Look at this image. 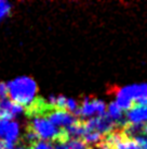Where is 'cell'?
Masks as SVG:
<instances>
[{
  "label": "cell",
  "instance_id": "cell-1",
  "mask_svg": "<svg viewBox=\"0 0 147 149\" xmlns=\"http://www.w3.org/2000/svg\"><path fill=\"white\" fill-rule=\"evenodd\" d=\"M5 85L9 99L22 106L25 110L33 106L37 100L38 85L36 81L30 76H17Z\"/></svg>",
  "mask_w": 147,
  "mask_h": 149
},
{
  "label": "cell",
  "instance_id": "cell-2",
  "mask_svg": "<svg viewBox=\"0 0 147 149\" xmlns=\"http://www.w3.org/2000/svg\"><path fill=\"white\" fill-rule=\"evenodd\" d=\"M28 127L41 141H65V143H67V141H68L64 131L62 128H58L55 125H53L43 116H33Z\"/></svg>",
  "mask_w": 147,
  "mask_h": 149
},
{
  "label": "cell",
  "instance_id": "cell-3",
  "mask_svg": "<svg viewBox=\"0 0 147 149\" xmlns=\"http://www.w3.org/2000/svg\"><path fill=\"white\" fill-rule=\"evenodd\" d=\"M106 110V104L103 102L102 100H98L94 97H84L81 104V107L78 108V110L74 116L77 119L79 116H91L92 114L96 113L98 116H102L105 113Z\"/></svg>",
  "mask_w": 147,
  "mask_h": 149
},
{
  "label": "cell",
  "instance_id": "cell-4",
  "mask_svg": "<svg viewBox=\"0 0 147 149\" xmlns=\"http://www.w3.org/2000/svg\"><path fill=\"white\" fill-rule=\"evenodd\" d=\"M45 118L52 123L53 125H55L56 127H62L65 128L66 126H69L73 123H75L78 120L76 116L69 113L66 110H57V109H52L50 110L47 114Z\"/></svg>",
  "mask_w": 147,
  "mask_h": 149
},
{
  "label": "cell",
  "instance_id": "cell-5",
  "mask_svg": "<svg viewBox=\"0 0 147 149\" xmlns=\"http://www.w3.org/2000/svg\"><path fill=\"white\" fill-rule=\"evenodd\" d=\"M25 112V109L20 104L13 102L9 98L0 99V119L5 121H12Z\"/></svg>",
  "mask_w": 147,
  "mask_h": 149
},
{
  "label": "cell",
  "instance_id": "cell-6",
  "mask_svg": "<svg viewBox=\"0 0 147 149\" xmlns=\"http://www.w3.org/2000/svg\"><path fill=\"white\" fill-rule=\"evenodd\" d=\"M21 136V126L15 121H9L5 130H4L2 141L7 149H11L15 146L17 141H20Z\"/></svg>",
  "mask_w": 147,
  "mask_h": 149
},
{
  "label": "cell",
  "instance_id": "cell-7",
  "mask_svg": "<svg viewBox=\"0 0 147 149\" xmlns=\"http://www.w3.org/2000/svg\"><path fill=\"white\" fill-rule=\"evenodd\" d=\"M128 122L130 124H141L147 122V104H135L127 113Z\"/></svg>",
  "mask_w": 147,
  "mask_h": 149
},
{
  "label": "cell",
  "instance_id": "cell-8",
  "mask_svg": "<svg viewBox=\"0 0 147 149\" xmlns=\"http://www.w3.org/2000/svg\"><path fill=\"white\" fill-rule=\"evenodd\" d=\"M66 144L69 149H87L86 143L82 141V138H70Z\"/></svg>",
  "mask_w": 147,
  "mask_h": 149
},
{
  "label": "cell",
  "instance_id": "cell-9",
  "mask_svg": "<svg viewBox=\"0 0 147 149\" xmlns=\"http://www.w3.org/2000/svg\"><path fill=\"white\" fill-rule=\"evenodd\" d=\"M11 9H12V6L10 2L5 0H0V21L3 20L5 17H8L11 12Z\"/></svg>",
  "mask_w": 147,
  "mask_h": 149
},
{
  "label": "cell",
  "instance_id": "cell-10",
  "mask_svg": "<svg viewBox=\"0 0 147 149\" xmlns=\"http://www.w3.org/2000/svg\"><path fill=\"white\" fill-rule=\"evenodd\" d=\"M23 139H24L25 144H28L30 147H32L36 141H39L38 136H37L36 134H35V133H34L29 127H27V131L25 132L24 136H23Z\"/></svg>",
  "mask_w": 147,
  "mask_h": 149
},
{
  "label": "cell",
  "instance_id": "cell-11",
  "mask_svg": "<svg viewBox=\"0 0 147 149\" xmlns=\"http://www.w3.org/2000/svg\"><path fill=\"white\" fill-rule=\"evenodd\" d=\"M78 108H79V104H78V102L76 100L73 99V98H67V100H66V109H65L66 111H68L69 113L74 114L78 110Z\"/></svg>",
  "mask_w": 147,
  "mask_h": 149
},
{
  "label": "cell",
  "instance_id": "cell-12",
  "mask_svg": "<svg viewBox=\"0 0 147 149\" xmlns=\"http://www.w3.org/2000/svg\"><path fill=\"white\" fill-rule=\"evenodd\" d=\"M30 149H53V144L47 141H41L39 139L38 141H36Z\"/></svg>",
  "mask_w": 147,
  "mask_h": 149
},
{
  "label": "cell",
  "instance_id": "cell-13",
  "mask_svg": "<svg viewBox=\"0 0 147 149\" xmlns=\"http://www.w3.org/2000/svg\"><path fill=\"white\" fill-rule=\"evenodd\" d=\"M134 138V141H136V144L141 147L142 149H147V138L146 137H143L139 135V136H135L133 137Z\"/></svg>",
  "mask_w": 147,
  "mask_h": 149
},
{
  "label": "cell",
  "instance_id": "cell-14",
  "mask_svg": "<svg viewBox=\"0 0 147 149\" xmlns=\"http://www.w3.org/2000/svg\"><path fill=\"white\" fill-rule=\"evenodd\" d=\"M53 149H69V148H68V146H67V144H66L65 141H54Z\"/></svg>",
  "mask_w": 147,
  "mask_h": 149
},
{
  "label": "cell",
  "instance_id": "cell-15",
  "mask_svg": "<svg viewBox=\"0 0 147 149\" xmlns=\"http://www.w3.org/2000/svg\"><path fill=\"white\" fill-rule=\"evenodd\" d=\"M8 122L9 121L0 119V138H2V136H3L4 130H5V126H7V124H8Z\"/></svg>",
  "mask_w": 147,
  "mask_h": 149
},
{
  "label": "cell",
  "instance_id": "cell-16",
  "mask_svg": "<svg viewBox=\"0 0 147 149\" xmlns=\"http://www.w3.org/2000/svg\"><path fill=\"white\" fill-rule=\"evenodd\" d=\"M11 149H30V147L27 145H15L13 146Z\"/></svg>",
  "mask_w": 147,
  "mask_h": 149
},
{
  "label": "cell",
  "instance_id": "cell-17",
  "mask_svg": "<svg viewBox=\"0 0 147 149\" xmlns=\"http://www.w3.org/2000/svg\"><path fill=\"white\" fill-rule=\"evenodd\" d=\"M0 149H7L5 148V146H4V144H3V141L0 139Z\"/></svg>",
  "mask_w": 147,
  "mask_h": 149
},
{
  "label": "cell",
  "instance_id": "cell-18",
  "mask_svg": "<svg viewBox=\"0 0 147 149\" xmlns=\"http://www.w3.org/2000/svg\"><path fill=\"white\" fill-rule=\"evenodd\" d=\"M144 134H146L147 135V122L144 123Z\"/></svg>",
  "mask_w": 147,
  "mask_h": 149
}]
</instances>
